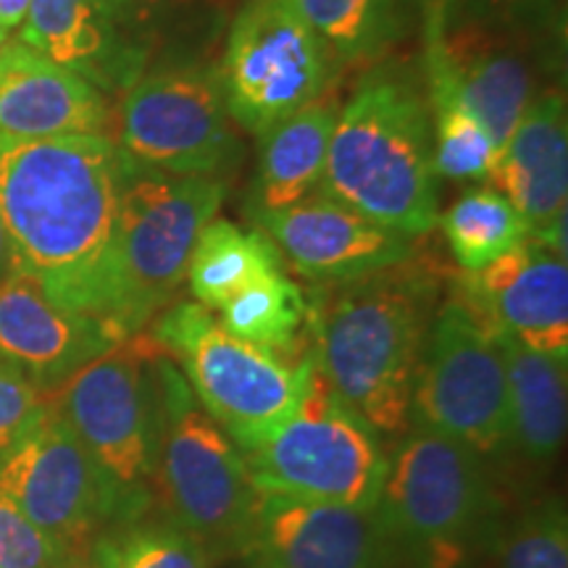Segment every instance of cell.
<instances>
[{
  "mask_svg": "<svg viewBox=\"0 0 568 568\" xmlns=\"http://www.w3.org/2000/svg\"><path fill=\"white\" fill-rule=\"evenodd\" d=\"M418 3H424V9H429V6H445V9H453L456 0H418Z\"/></svg>",
  "mask_w": 568,
  "mask_h": 568,
  "instance_id": "d590c367",
  "label": "cell"
},
{
  "mask_svg": "<svg viewBox=\"0 0 568 568\" xmlns=\"http://www.w3.org/2000/svg\"><path fill=\"white\" fill-rule=\"evenodd\" d=\"M493 337L506 366L510 439L529 458L548 460L560 450L566 437L568 358L535 351L506 335Z\"/></svg>",
  "mask_w": 568,
  "mask_h": 568,
  "instance_id": "603a6c76",
  "label": "cell"
},
{
  "mask_svg": "<svg viewBox=\"0 0 568 568\" xmlns=\"http://www.w3.org/2000/svg\"><path fill=\"white\" fill-rule=\"evenodd\" d=\"M410 422L477 456H497L514 445L500 347L456 297L432 318L416 368Z\"/></svg>",
  "mask_w": 568,
  "mask_h": 568,
  "instance_id": "8fae6325",
  "label": "cell"
},
{
  "mask_svg": "<svg viewBox=\"0 0 568 568\" xmlns=\"http://www.w3.org/2000/svg\"><path fill=\"white\" fill-rule=\"evenodd\" d=\"M503 568H568V524L560 503L529 510L510 531Z\"/></svg>",
  "mask_w": 568,
  "mask_h": 568,
  "instance_id": "f546056e",
  "label": "cell"
},
{
  "mask_svg": "<svg viewBox=\"0 0 568 568\" xmlns=\"http://www.w3.org/2000/svg\"><path fill=\"white\" fill-rule=\"evenodd\" d=\"M153 343L182 364V376L205 414L240 450L266 437L293 414L305 382V353L297 366L226 332L201 303H180L153 326Z\"/></svg>",
  "mask_w": 568,
  "mask_h": 568,
  "instance_id": "9c48e42d",
  "label": "cell"
},
{
  "mask_svg": "<svg viewBox=\"0 0 568 568\" xmlns=\"http://www.w3.org/2000/svg\"><path fill=\"white\" fill-rule=\"evenodd\" d=\"M84 568H111L109 564H103V560L101 558H98L95 556V552H92V556H90V564L88 566H84Z\"/></svg>",
  "mask_w": 568,
  "mask_h": 568,
  "instance_id": "8d00e7d4",
  "label": "cell"
},
{
  "mask_svg": "<svg viewBox=\"0 0 568 568\" xmlns=\"http://www.w3.org/2000/svg\"><path fill=\"white\" fill-rule=\"evenodd\" d=\"M42 406L40 389L17 366L0 358V458L24 437Z\"/></svg>",
  "mask_w": 568,
  "mask_h": 568,
  "instance_id": "1f68e13d",
  "label": "cell"
},
{
  "mask_svg": "<svg viewBox=\"0 0 568 568\" xmlns=\"http://www.w3.org/2000/svg\"><path fill=\"white\" fill-rule=\"evenodd\" d=\"M272 272H282V253L264 232L211 219L190 253L187 282L203 308L222 311L234 295Z\"/></svg>",
  "mask_w": 568,
  "mask_h": 568,
  "instance_id": "cb8c5ba5",
  "label": "cell"
},
{
  "mask_svg": "<svg viewBox=\"0 0 568 568\" xmlns=\"http://www.w3.org/2000/svg\"><path fill=\"white\" fill-rule=\"evenodd\" d=\"M493 335L568 358L566 255L535 237L479 272H466L456 295Z\"/></svg>",
  "mask_w": 568,
  "mask_h": 568,
  "instance_id": "2e32d148",
  "label": "cell"
},
{
  "mask_svg": "<svg viewBox=\"0 0 568 568\" xmlns=\"http://www.w3.org/2000/svg\"><path fill=\"white\" fill-rule=\"evenodd\" d=\"M426 71L432 103H456L474 113L497 148L537 98L527 55L479 24L453 27L445 6L426 9Z\"/></svg>",
  "mask_w": 568,
  "mask_h": 568,
  "instance_id": "5bb4252c",
  "label": "cell"
},
{
  "mask_svg": "<svg viewBox=\"0 0 568 568\" xmlns=\"http://www.w3.org/2000/svg\"><path fill=\"white\" fill-rule=\"evenodd\" d=\"M253 219L295 272L318 284L379 272L414 255V237L372 222L326 190L290 209L255 211Z\"/></svg>",
  "mask_w": 568,
  "mask_h": 568,
  "instance_id": "e0dca14e",
  "label": "cell"
},
{
  "mask_svg": "<svg viewBox=\"0 0 568 568\" xmlns=\"http://www.w3.org/2000/svg\"><path fill=\"white\" fill-rule=\"evenodd\" d=\"M437 276L403 264L324 282L308 297V335L324 379L376 435H406Z\"/></svg>",
  "mask_w": 568,
  "mask_h": 568,
  "instance_id": "7a4b0ae2",
  "label": "cell"
},
{
  "mask_svg": "<svg viewBox=\"0 0 568 568\" xmlns=\"http://www.w3.org/2000/svg\"><path fill=\"white\" fill-rule=\"evenodd\" d=\"M258 493L374 510L387 474L379 435L324 379L311 347L293 414L240 450Z\"/></svg>",
  "mask_w": 568,
  "mask_h": 568,
  "instance_id": "52a82bcc",
  "label": "cell"
},
{
  "mask_svg": "<svg viewBox=\"0 0 568 568\" xmlns=\"http://www.w3.org/2000/svg\"><path fill=\"white\" fill-rule=\"evenodd\" d=\"M329 63L293 0H247L216 74L230 116L258 134L322 98Z\"/></svg>",
  "mask_w": 568,
  "mask_h": 568,
  "instance_id": "7c38bea8",
  "label": "cell"
},
{
  "mask_svg": "<svg viewBox=\"0 0 568 568\" xmlns=\"http://www.w3.org/2000/svg\"><path fill=\"white\" fill-rule=\"evenodd\" d=\"M111 568H209V552L176 524H142L122 537L95 545Z\"/></svg>",
  "mask_w": 568,
  "mask_h": 568,
  "instance_id": "f1b7e54d",
  "label": "cell"
},
{
  "mask_svg": "<svg viewBox=\"0 0 568 568\" xmlns=\"http://www.w3.org/2000/svg\"><path fill=\"white\" fill-rule=\"evenodd\" d=\"M159 345L140 335L116 343L55 389L53 408L109 485L116 518L132 521L151 500Z\"/></svg>",
  "mask_w": 568,
  "mask_h": 568,
  "instance_id": "ba28073f",
  "label": "cell"
},
{
  "mask_svg": "<svg viewBox=\"0 0 568 568\" xmlns=\"http://www.w3.org/2000/svg\"><path fill=\"white\" fill-rule=\"evenodd\" d=\"M439 224L453 255L466 272H479L529 237L521 213L493 187L466 193L447 209Z\"/></svg>",
  "mask_w": 568,
  "mask_h": 568,
  "instance_id": "4316f807",
  "label": "cell"
},
{
  "mask_svg": "<svg viewBox=\"0 0 568 568\" xmlns=\"http://www.w3.org/2000/svg\"><path fill=\"white\" fill-rule=\"evenodd\" d=\"M0 489L71 556L103 518H116L109 485L53 403L0 458Z\"/></svg>",
  "mask_w": 568,
  "mask_h": 568,
  "instance_id": "4fadbf2b",
  "label": "cell"
},
{
  "mask_svg": "<svg viewBox=\"0 0 568 568\" xmlns=\"http://www.w3.org/2000/svg\"><path fill=\"white\" fill-rule=\"evenodd\" d=\"M184 0H111L113 11L124 30H138L142 24H155L163 13L180 9Z\"/></svg>",
  "mask_w": 568,
  "mask_h": 568,
  "instance_id": "d6a6232c",
  "label": "cell"
},
{
  "mask_svg": "<svg viewBox=\"0 0 568 568\" xmlns=\"http://www.w3.org/2000/svg\"><path fill=\"white\" fill-rule=\"evenodd\" d=\"M230 119L216 71L169 63L126 88L116 148L126 172L222 180L240 159Z\"/></svg>",
  "mask_w": 568,
  "mask_h": 568,
  "instance_id": "30bf717a",
  "label": "cell"
},
{
  "mask_svg": "<svg viewBox=\"0 0 568 568\" xmlns=\"http://www.w3.org/2000/svg\"><path fill=\"white\" fill-rule=\"evenodd\" d=\"M435 105L432 132V163L435 174L445 180H487L495 169L500 148L474 113L456 103Z\"/></svg>",
  "mask_w": 568,
  "mask_h": 568,
  "instance_id": "83f0119b",
  "label": "cell"
},
{
  "mask_svg": "<svg viewBox=\"0 0 568 568\" xmlns=\"http://www.w3.org/2000/svg\"><path fill=\"white\" fill-rule=\"evenodd\" d=\"M495 508L477 453L416 426L387 458L374 514L416 568H458L485 545Z\"/></svg>",
  "mask_w": 568,
  "mask_h": 568,
  "instance_id": "8992f818",
  "label": "cell"
},
{
  "mask_svg": "<svg viewBox=\"0 0 568 568\" xmlns=\"http://www.w3.org/2000/svg\"><path fill=\"white\" fill-rule=\"evenodd\" d=\"M153 485L176 527L209 556L245 552L258 489L243 453L205 414L166 353H155Z\"/></svg>",
  "mask_w": 568,
  "mask_h": 568,
  "instance_id": "5b68a950",
  "label": "cell"
},
{
  "mask_svg": "<svg viewBox=\"0 0 568 568\" xmlns=\"http://www.w3.org/2000/svg\"><path fill=\"white\" fill-rule=\"evenodd\" d=\"M247 556L264 568H397L374 510L258 493Z\"/></svg>",
  "mask_w": 568,
  "mask_h": 568,
  "instance_id": "9a60e30c",
  "label": "cell"
},
{
  "mask_svg": "<svg viewBox=\"0 0 568 568\" xmlns=\"http://www.w3.org/2000/svg\"><path fill=\"white\" fill-rule=\"evenodd\" d=\"M226 197L219 176L126 172L95 318L122 343L174 301L197 234Z\"/></svg>",
  "mask_w": 568,
  "mask_h": 568,
  "instance_id": "277c9868",
  "label": "cell"
},
{
  "mask_svg": "<svg viewBox=\"0 0 568 568\" xmlns=\"http://www.w3.org/2000/svg\"><path fill=\"white\" fill-rule=\"evenodd\" d=\"M337 116L339 109L335 101L316 98L258 132L253 213L290 209L322 190L326 153Z\"/></svg>",
  "mask_w": 568,
  "mask_h": 568,
  "instance_id": "7402d4cb",
  "label": "cell"
},
{
  "mask_svg": "<svg viewBox=\"0 0 568 568\" xmlns=\"http://www.w3.org/2000/svg\"><path fill=\"white\" fill-rule=\"evenodd\" d=\"M30 11V0H0V27L6 32L19 27Z\"/></svg>",
  "mask_w": 568,
  "mask_h": 568,
  "instance_id": "836d02e7",
  "label": "cell"
},
{
  "mask_svg": "<svg viewBox=\"0 0 568 568\" xmlns=\"http://www.w3.org/2000/svg\"><path fill=\"white\" fill-rule=\"evenodd\" d=\"M521 213L529 237L566 255L568 119L564 92L535 98L487 176Z\"/></svg>",
  "mask_w": 568,
  "mask_h": 568,
  "instance_id": "d6986e66",
  "label": "cell"
},
{
  "mask_svg": "<svg viewBox=\"0 0 568 568\" xmlns=\"http://www.w3.org/2000/svg\"><path fill=\"white\" fill-rule=\"evenodd\" d=\"M109 105L101 90L24 42L0 48V138L105 134Z\"/></svg>",
  "mask_w": 568,
  "mask_h": 568,
  "instance_id": "ffe728a7",
  "label": "cell"
},
{
  "mask_svg": "<svg viewBox=\"0 0 568 568\" xmlns=\"http://www.w3.org/2000/svg\"><path fill=\"white\" fill-rule=\"evenodd\" d=\"M329 61L376 59L400 38V0H293Z\"/></svg>",
  "mask_w": 568,
  "mask_h": 568,
  "instance_id": "484cf974",
  "label": "cell"
},
{
  "mask_svg": "<svg viewBox=\"0 0 568 568\" xmlns=\"http://www.w3.org/2000/svg\"><path fill=\"white\" fill-rule=\"evenodd\" d=\"M219 314L226 332L261 351L274 355L305 351L303 335L308 332V295L287 274L272 272L261 276L243 293L234 295Z\"/></svg>",
  "mask_w": 568,
  "mask_h": 568,
  "instance_id": "d4e9b609",
  "label": "cell"
},
{
  "mask_svg": "<svg viewBox=\"0 0 568 568\" xmlns=\"http://www.w3.org/2000/svg\"><path fill=\"white\" fill-rule=\"evenodd\" d=\"M21 42L109 90L130 88L142 69L111 0H30Z\"/></svg>",
  "mask_w": 568,
  "mask_h": 568,
  "instance_id": "44dd1931",
  "label": "cell"
},
{
  "mask_svg": "<svg viewBox=\"0 0 568 568\" xmlns=\"http://www.w3.org/2000/svg\"><path fill=\"white\" fill-rule=\"evenodd\" d=\"M116 343L101 318L55 305L30 274L11 268L0 284V358L38 389H59Z\"/></svg>",
  "mask_w": 568,
  "mask_h": 568,
  "instance_id": "ac0fdd59",
  "label": "cell"
},
{
  "mask_svg": "<svg viewBox=\"0 0 568 568\" xmlns=\"http://www.w3.org/2000/svg\"><path fill=\"white\" fill-rule=\"evenodd\" d=\"M322 190L408 237L437 224L432 122L408 82L374 77L339 111Z\"/></svg>",
  "mask_w": 568,
  "mask_h": 568,
  "instance_id": "3957f363",
  "label": "cell"
},
{
  "mask_svg": "<svg viewBox=\"0 0 568 568\" xmlns=\"http://www.w3.org/2000/svg\"><path fill=\"white\" fill-rule=\"evenodd\" d=\"M74 556L0 489V568H71Z\"/></svg>",
  "mask_w": 568,
  "mask_h": 568,
  "instance_id": "4dcf8cb0",
  "label": "cell"
},
{
  "mask_svg": "<svg viewBox=\"0 0 568 568\" xmlns=\"http://www.w3.org/2000/svg\"><path fill=\"white\" fill-rule=\"evenodd\" d=\"M126 166L109 134L0 138V222L11 268L55 305L95 316Z\"/></svg>",
  "mask_w": 568,
  "mask_h": 568,
  "instance_id": "6da1fadb",
  "label": "cell"
},
{
  "mask_svg": "<svg viewBox=\"0 0 568 568\" xmlns=\"http://www.w3.org/2000/svg\"><path fill=\"white\" fill-rule=\"evenodd\" d=\"M510 3H516V0H510Z\"/></svg>",
  "mask_w": 568,
  "mask_h": 568,
  "instance_id": "f35d334b",
  "label": "cell"
},
{
  "mask_svg": "<svg viewBox=\"0 0 568 568\" xmlns=\"http://www.w3.org/2000/svg\"><path fill=\"white\" fill-rule=\"evenodd\" d=\"M9 272H11V247H9V237H6L3 222H0V284H3Z\"/></svg>",
  "mask_w": 568,
  "mask_h": 568,
  "instance_id": "e575fe53",
  "label": "cell"
},
{
  "mask_svg": "<svg viewBox=\"0 0 568 568\" xmlns=\"http://www.w3.org/2000/svg\"><path fill=\"white\" fill-rule=\"evenodd\" d=\"M3 45H6V30L0 27V48H3Z\"/></svg>",
  "mask_w": 568,
  "mask_h": 568,
  "instance_id": "74e56055",
  "label": "cell"
}]
</instances>
